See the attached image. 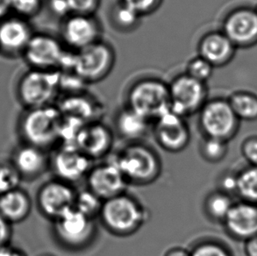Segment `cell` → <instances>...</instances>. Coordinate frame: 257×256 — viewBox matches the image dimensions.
Instances as JSON below:
<instances>
[{
	"mask_svg": "<svg viewBox=\"0 0 257 256\" xmlns=\"http://www.w3.org/2000/svg\"><path fill=\"white\" fill-rule=\"evenodd\" d=\"M34 34L23 18H8L0 22V49L8 54L25 51Z\"/></svg>",
	"mask_w": 257,
	"mask_h": 256,
	"instance_id": "7402d4cb",
	"label": "cell"
},
{
	"mask_svg": "<svg viewBox=\"0 0 257 256\" xmlns=\"http://www.w3.org/2000/svg\"><path fill=\"white\" fill-rule=\"evenodd\" d=\"M56 107L64 118H72L84 125L101 121L104 111L100 102L87 92L64 95Z\"/></svg>",
	"mask_w": 257,
	"mask_h": 256,
	"instance_id": "e0dca14e",
	"label": "cell"
},
{
	"mask_svg": "<svg viewBox=\"0 0 257 256\" xmlns=\"http://www.w3.org/2000/svg\"><path fill=\"white\" fill-rule=\"evenodd\" d=\"M62 121L63 116L55 104L27 109L18 130L23 143L47 150L59 144Z\"/></svg>",
	"mask_w": 257,
	"mask_h": 256,
	"instance_id": "6da1fadb",
	"label": "cell"
},
{
	"mask_svg": "<svg viewBox=\"0 0 257 256\" xmlns=\"http://www.w3.org/2000/svg\"><path fill=\"white\" fill-rule=\"evenodd\" d=\"M32 208L31 197L21 188L0 196V215L11 225L25 221Z\"/></svg>",
	"mask_w": 257,
	"mask_h": 256,
	"instance_id": "603a6c76",
	"label": "cell"
},
{
	"mask_svg": "<svg viewBox=\"0 0 257 256\" xmlns=\"http://www.w3.org/2000/svg\"><path fill=\"white\" fill-rule=\"evenodd\" d=\"M104 201L89 189L77 192L74 208L90 218L100 214Z\"/></svg>",
	"mask_w": 257,
	"mask_h": 256,
	"instance_id": "f1b7e54d",
	"label": "cell"
},
{
	"mask_svg": "<svg viewBox=\"0 0 257 256\" xmlns=\"http://www.w3.org/2000/svg\"><path fill=\"white\" fill-rule=\"evenodd\" d=\"M214 69L211 63L197 55L189 60L184 73L202 83H207L213 75Z\"/></svg>",
	"mask_w": 257,
	"mask_h": 256,
	"instance_id": "1f68e13d",
	"label": "cell"
},
{
	"mask_svg": "<svg viewBox=\"0 0 257 256\" xmlns=\"http://www.w3.org/2000/svg\"><path fill=\"white\" fill-rule=\"evenodd\" d=\"M86 178L88 189L103 201L126 193L129 184L112 161L92 167Z\"/></svg>",
	"mask_w": 257,
	"mask_h": 256,
	"instance_id": "2e32d148",
	"label": "cell"
},
{
	"mask_svg": "<svg viewBox=\"0 0 257 256\" xmlns=\"http://www.w3.org/2000/svg\"><path fill=\"white\" fill-rule=\"evenodd\" d=\"M67 53L62 41L52 35L37 34L28 42L23 56L32 69L59 71Z\"/></svg>",
	"mask_w": 257,
	"mask_h": 256,
	"instance_id": "30bf717a",
	"label": "cell"
},
{
	"mask_svg": "<svg viewBox=\"0 0 257 256\" xmlns=\"http://www.w3.org/2000/svg\"><path fill=\"white\" fill-rule=\"evenodd\" d=\"M76 196L70 184L56 178L42 185L36 201L42 214L55 221L74 209Z\"/></svg>",
	"mask_w": 257,
	"mask_h": 256,
	"instance_id": "7c38bea8",
	"label": "cell"
},
{
	"mask_svg": "<svg viewBox=\"0 0 257 256\" xmlns=\"http://www.w3.org/2000/svg\"><path fill=\"white\" fill-rule=\"evenodd\" d=\"M238 184V172L227 171L223 173L219 179L218 190L230 196L236 195Z\"/></svg>",
	"mask_w": 257,
	"mask_h": 256,
	"instance_id": "74e56055",
	"label": "cell"
},
{
	"mask_svg": "<svg viewBox=\"0 0 257 256\" xmlns=\"http://www.w3.org/2000/svg\"><path fill=\"white\" fill-rule=\"evenodd\" d=\"M116 54L113 47L101 40L79 51H74L71 71L88 84L104 80L113 69Z\"/></svg>",
	"mask_w": 257,
	"mask_h": 256,
	"instance_id": "52a82bcc",
	"label": "cell"
},
{
	"mask_svg": "<svg viewBox=\"0 0 257 256\" xmlns=\"http://www.w3.org/2000/svg\"><path fill=\"white\" fill-rule=\"evenodd\" d=\"M254 9H255V12H256V14H257V7H255V8H254Z\"/></svg>",
	"mask_w": 257,
	"mask_h": 256,
	"instance_id": "f6af8a7d",
	"label": "cell"
},
{
	"mask_svg": "<svg viewBox=\"0 0 257 256\" xmlns=\"http://www.w3.org/2000/svg\"><path fill=\"white\" fill-rule=\"evenodd\" d=\"M221 31L237 49H249L257 45V14L254 8L237 7L223 21Z\"/></svg>",
	"mask_w": 257,
	"mask_h": 256,
	"instance_id": "4fadbf2b",
	"label": "cell"
},
{
	"mask_svg": "<svg viewBox=\"0 0 257 256\" xmlns=\"http://www.w3.org/2000/svg\"><path fill=\"white\" fill-rule=\"evenodd\" d=\"M142 18L135 11L125 7V5L120 2H118L115 6L111 14L113 25L120 31L134 30L139 26Z\"/></svg>",
	"mask_w": 257,
	"mask_h": 256,
	"instance_id": "f546056e",
	"label": "cell"
},
{
	"mask_svg": "<svg viewBox=\"0 0 257 256\" xmlns=\"http://www.w3.org/2000/svg\"><path fill=\"white\" fill-rule=\"evenodd\" d=\"M240 153L248 165L257 166V135L244 139L240 145Z\"/></svg>",
	"mask_w": 257,
	"mask_h": 256,
	"instance_id": "d590c367",
	"label": "cell"
},
{
	"mask_svg": "<svg viewBox=\"0 0 257 256\" xmlns=\"http://www.w3.org/2000/svg\"><path fill=\"white\" fill-rule=\"evenodd\" d=\"M102 26L95 14H71L61 26V41L72 51H79L102 40Z\"/></svg>",
	"mask_w": 257,
	"mask_h": 256,
	"instance_id": "9c48e42d",
	"label": "cell"
},
{
	"mask_svg": "<svg viewBox=\"0 0 257 256\" xmlns=\"http://www.w3.org/2000/svg\"><path fill=\"white\" fill-rule=\"evenodd\" d=\"M223 225L229 236L237 240L244 242L257 235V204L235 202Z\"/></svg>",
	"mask_w": 257,
	"mask_h": 256,
	"instance_id": "d6986e66",
	"label": "cell"
},
{
	"mask_svg": "<svg viewBox=\"0 0 257 256\" xmlns=\"http://www.w3.org/2000/svg\"><path fill=\"white\" fill-rule=\"evenodd\" d=\"M54 232L63 246L78 249L92 240L96 225L93 218L87 217L74 208L54 221Z\"/></svg>",
	"mask_w": 257,
	"mask_h": 256,
	"instance_id": "8fae6325",
	"label": "cell"
},
{
	"mask_svg": "<svg viewBox=\"0 0 257 256\" xmlns=\"http://www.w3.org/2000/svg\"><path fill=\"white\" fill-rule=\"evenodd\" d=\"M237 48L221 30L209 32L198 43V56L206 60L214 68L228 65L233 61Z\"/></svg>",
	"mask_w": 257,
	"mask_h": 256,
	"instance_id": "ffe728a7",
	"label": "cell"
},
{
	"mask_svg": "<svg viewBox=\"0 0 257 256\" xmlns=\"http://www.w3.org/2000/svg\"><path fill=\"white\" fill-rule=\"evenodd\" d=\"M0 256H28L24 250L10 244L0 247Z\"/></svg>",
	"mask_w": 257,
	"mask_h": 256,
	"instance_id": "60d3db41",
	"label": "cell"
},
{
	"mask_svg": "<svg viewBox=\"0 0 257 256\" xmlns=\"http://www.w3.org/2000/svg\"><path fill=\"white\" fill-rule=\"evenodd\" d=\"M228 142L219 139L204 137L200 144V154L207 163L222 162L228 154Z\"/></svg>",
	"mask_w": 257,
	"mask_h": 256,
	"instance_id": "83f0119b",
	"label": "cell"
},
{
	"mask_svg": "<svg viewBox=\"0 0 257 256\" xmlns=\"http://www.w3.org/2000/svg\"><path fill=\"white\" fill-rule=\"evenodd\" d=\"M111 129L101 121L84 125L76 141V148L90 159L96 160L106 156L113 145Z\"/></svg>",
	"mask_w": 257,
	"mask_h": 256,
	"instance_id": "ac0fdd59",
	"label": "cell"
},
{
	"mask_svg": "<svg viewBox=\"0 0 257 256\" xmlns=\"http://www.w3.org/2000/svg\"><path fill=\"white\" fill-rule=\"evenodd\" d=\"M153 124L155 139L167 152H181L191 142V131L185 118L171 111Z\"/></svg>",
	"mask_w": 257,
	"mask_h": 256,
	"instance_id": "9a60e30c",
	"label": "cell"
},
{
	"mask_svg": "<svg viewBox=\"0 0 257 256\" xmlns=\"http://www.w3.org/2000/svg\"><path fill=\"white\" fill-rule=\"evenodd\" d=\"M10 10V0H0V20H4Z\"/></svg>",
	"mask_w": 257,
	"mask_h": 256,
	"instance_id": "ee69618b",
	"label": "cell"
},
{
	"mask_svg": "<svg viewBox=\"0 0 257 256\" xmlns=\"http://www.w3.org/2000/svg\"><path fill=\"white\" fill-rule=\"evenodd\" d=\"M231 107L240 121L257 120V95L248 90H237L228 98Z\"/></svg>",
	"mask_w": 257,
	"mask_h": 256,
	"instance_id": "d4e9b609",
	"label": "cell"
},
{
	"mask_svg": "<svg viewBox=\"0 0 257 256\" xmlns=\"http://www.w3.org/2000/svg\"><path fill=\"white\" fill-rule=\"evenodd\" d=\"M244 253L246 256H257V235L244 241Z\"/></svg>",
	"mask_w": 257,
	"mask_h": 256,
	"instance_id": "b9f144b4",
	"label": "cell"
},
{
	"mask_svg": "<svg viewBox=\"0 0 257 256\" xmlns=\"http://www.w3.org/2000/svg\"><path fill=\"white\" fill-rule=\"evenodd\" d=\"M234 203L232 196L217 190L211 192L205 198V214L212 222L223 224Z\"/></svg>",
	"mask_w": 257,
	"mask_h": 256,
	"instance_id": "484cf974",
	"label": "cell"
},
{
	"mask_svg": "<svg viewBox=\"0 0 257 256\" xmlns=\"http://www.w3.org/2000/svg\"><path fill=\"white\" fill-rule=\"evenodd\" d=\"M49 166L56 179L71 184L87 177L92 169V160L75 147L59 146L50 158Z\"/></svg>",
	"mask_w": 257,
	"mask_h": 256,
	"instance_id": "5bb4252c",
	"label": "cell"
},
{
	"mask_svg": "<svg viewBox=\"0 0 257 256\" xmlns=\"http://www.w3.org/2000/svg\"><path fill=\"white\" fill-rule=\"evenodd\" d=\"M10 161L23 180H33L49 168L50 157L44 149L22 143L14 149Z\"/></svg>",
	"mask_w": 257,
	"mask_h": 256,
	"instance_id": "44dd1931",
	"label": "cell"
},
{
	"mask_svg": "<svg viewBox=\"0 0 257 256\" xmlns=\"http://www.w3.org/2000/svg\"><path fill=\"white\" fill-rule=\"evenodd\" d=\"M60 72L31 69L22 76L18 95L27 109L53 105L60 94Z\"/></svg>",
	"mask_w": 257,
	"mask_h": 256,
	"instance_id": "5b68a950",
	"label": "cell"
},
{
	"mask_svg": "<svg viewBox=\"0 0 257 256\" xmlns=\"http://www.w3.org/2000/svg\"><path fill=\"white\" fill-rule=\"evenodd\" d=\"M198 115L199 126L204 137L229 142L240 129V120L233 112L227 98L208 99Z\"/></svg>",
	"mask_w": 257,
	"mask_h": 256,
	"instance_id": "8992f818",
	"label": "cell"
},
{
	"mask_svg": "<svg viewBox=\"0 0 257 256\" xmlns=\"http://www.w3.org/2000/svg\"><path fill=\"white\" fill-rule=\"evenodd\" d=\"M191 256H233V254L225 245L212 240L198 244L191 250Z\"/></svg>",
	"mask_w": 257,
	"mask_h": 256,
	"instance_id": "d6a6232c",
	"label": "cell"
},
{
	"mask_svg": "<svg viewBox=\"0 0 257 256\" xmlns=\"http://www.w3.org/2000/svg\"><path fill=\"white\" fill-rule=\"evenodd\" d=\"M236 195L240 200L257 204V166L247 165L238 172Z\"/></svg>",
	"mask_w": 257,
	"mask_h": 256,
	"instance_id": "4316f807",
	"label": "cell"
},
{
	"mask_svg": "<svg viewBox=\"0 0 257 256\" xmlns=\"http://www.w3.org/2000/svg\"><path fill=\"white\" fill-rule=\"evenodd\" d=\"M164 256H191V251H188L184 247L176 246L168 250Z\"/></svg>",
	"mask_w": 257,
	"mask_h": 256,
	"instance_id": "7bdbcfd3",
	"label": "cell"
},
{
	"mask_svg": "<svg viewBox=\"0 0 257 256\" xmlns=\"http://www.w3.org/2000/svg\"><path fill=\"white\" fill-rule=\"evenodd\" d=\"M153 122L125 106L118 111L115 118V127L122 138L130 142H139L146 136Z\"/></svg>",
	"mask_w": 257,
	"mask_h": 256,
	"instance_id": "cb8c5ba5",
	"label": "cell"
},
{
	"mask_svg": "<svg viewBox=\"0 0 257 256\" xmlns=\"http://www.w3.org/2000/svg\"><path fill=\"white\" fill-rule=\"evenodd\" d=\"M13 233V225L0 215V247L10 245Z\"/></svg>",
	"mask_w": 257,
	"mask_h": 256,
	"instance_id": "f35d334b",
	"label": "cell"
},
{
	"mask_svg": "<svg viewBox=\"0 0 257 256\" xmlns=\"http://www.w3.org/2000/svg\"><path fill=\"white\" fill-rule=\"evenodd\" d=\"M50 8L53 13H55L60 17H63V19L71 14L66 0H50Z\"/></svg>",
	"mask_w": 257,
	"mask_h": 256,
	"instance_id": "ab89813d",
	"label": "cell"
},
{
	"mask_svg": "<svg viewBox=\"0 0 257 256\" xmlns=\"http://www.w3.org/2000/svg\"><path fill=\"white\" fill-rule=\"evenodd\" d=\"M21 174L10 160L0 162V196L21 188Z\"/></svg>",
	"mask_w": 257,
	"mask_h": 256,
	"instance_id": "4dcf8cb0",
	"label": "cell"
},
{
	"mask_svg": "<svg viewBox=\"0 0 257 256\" xmlns=\"http://www.w3.org/2000/svg\"><path fill=\"white\" fill-rule=\"evenodd\" d=\"M11 8L21 17H32L42 10L44 0H10Z\"/></svg>",
	"mask_w": 257,
	"mask_h": 256,
	"instance_id": "e575fe53",
	"label": "cell"
},
{
	"mask_svg": "<svg viewBox=\"0 0 257 256\" xmlns=\"http://www.w3.org/2000/svg\"><path fill=\"white\" fill-rule=\"evenodd\" d=\"M112 162L128 183L133 184H151L162 172V163L157 153L140 142L130 143L121 149Z\"/></svg>",
	"mask_w": 257,
	"mask_h": 256,
	"instance_id": "277c9868",
	"label": "cell"
},
{
	"mask_svg": "<svg viewBox=\"0 0 257 256\" xmlns=\"http://www.w3.org/2000/svg\"><path fill=\"white\" fill-rule=\"evenodd\" d=\"M169 84L171 111L183 118L198 113L208 100L207 83L182 73Z\"/></svg>",
	"mask_w": 257,
	"mask_h": 256,
	"instance_id": "ba28073f",
	"label": "cell"
},
{
	"mask_svg": "<svg viewBox=\"0 0 257 256\" xmlns=\"http://www.w3.org/2000/svg\"><path fill=\"white\" fill-rule=\"evenodd\" d=\"M99 217L104 227L111 233L128 236L145 224L149 214L143 204L124 193L104 201Z\"/></svg>",
	"mask_w": 257,
	"mask_h": 256,
	"instance_id": "7a4b0ae2",
	"label": "cell"
},
{
	"mask_svg": "<svg viewBox=\"0 0 257 256\" xmlns=\"http://www.w3.org/2000/svg\"><path fill=\"white\" fill-rule=\"evenodd\" d=\"M118 2L135 11L140 16L144 17L155 13L164 0H118Z\"/></svg>",
	"mask_w": 257,
	"mask_h": 256,
	"instance_id": "836d02e7",
	"label": "cell"
},
{
	"mask_svg": "<svg viewBox=\"0 0 257 256\" xmlns=\"http://www.w3.org/2000/svg\"><path fill=\"white\" fill-rule=\"evenodd\" d=\"M71 14H95L101 0H66Z\"/></svg>",
	"mask_w": 257,
	"mask_h": 256,
	"instance_id": "8d00e7d4",
	"label": "cell"
},
{
	"mask_svg": "<svg viewBox=\"0 0 257 256\" xmlns=\"http://www.w3.org/2000/svg\"><path fill=\"white\" fill-rule=\"evenodd\" d=\"M126 106L154 123L171 111L169 84L157 77L136 81L126 95Z\"/></svg>",
	"mask_w": 257,
	"mask_h": 256,
	"instance_id": "3957f363",
	"label": "cell"
}]
</instances>
